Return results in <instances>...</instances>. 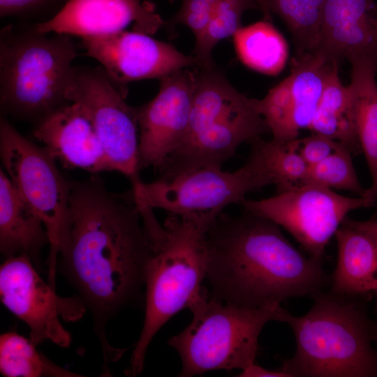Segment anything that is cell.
Returning a JSON list of instances; mask_svg holds the SVG:
<instances>
[{
  "mask_svg": "<svg viewBox=\"0 0 377 377\" xmlns=\"http://www.w3.org/2000/svg\"><path fill=\"white\" fill-rule=\"evenodd\" d=\"M70 212V242L61 265L92 314L106 365L125 348L109 344L105 326L145 286L151 246L133 191L111 193L98 174L72 182Z\"/></svg>",
  "mask_w": 377,
  "mask_h": 377,
  "instance_id": "1",
  "label": "cell"
},
{
  "mask_svg": "<svg viewBox=\"0 0 377 377\" xmlns=\"http://www.w3.org/2000/svg\"><path fill=\"white\" fill-rule=\"evenodd\" d=\"M280 228L246 211L221 212L206 234L211 297L260 307L325 290L330 276L323 262L295 248Z\"/></svg>",
  "mask_w": 377,
  "mask_h": 377,
  "instance_id": "2",
  "label": "cell"
},
{
  "mask_svg": "<svg viewBox=\"0 0 377 377\" xmlns=\"http://www.w3.org/2000/svg\"><path fill=\"white\" fill-rule=\"evenodd\" d=\"M153 209L149 206L141 208L151 254L145 269V320L125 371L128 376L142 371L154 336L203 292L202 283L207 276L206 234L212 221L170 214L161 225Z\"/></svg>",
  "mask_w": 377,
  "mask_h": 377,
  "instance_id": "3",
  "label": "cell"
},
{
  "mask_svg": "<svg viewBox=\"0 0 377 377\" xmlns=\"http://www.w3.org/2000/svg\"><path fill=\"white\" fill-rule=\"evenodd\" d=\"M297 316L285 311L295 351L280 367L289 377H377V346L363 298L322 290Z\"/></svg>",
  "mask_w": 377,
  "mask_h": 377,
  "instance_id": "4",
  "label": "cell"
},
{
  "mask_svg": "<svg viewBox=\"0 0 377 377\" xmlns=\"http://www.w3.org/2000/svg\"><path fill=\"white\" fill-rule=\"evenodd\" d=\"M198 68L186 131L158 170L161 177L221 168L242 144L269 132L260 99L237 91L216 66Z\"/></svg>",
  "mask_w": 377,
  "mask_h": 377,
  "instance_id": "5",
  "label": "cell"
},
{
  "mask_svg": "<svg viewBox=\"0 0 377 377\" xmlns=\"http://www.w3.org/2000/svg\"><path fill=\"white\" fill-rule=\"evenodd\" d=\"M40 33L35 27L18 30L11 24L0 34L1 110L36 124L69 103L66 87L77 47L70 36Z\"/></svg>",
  "mask_w": 377,
  "mask_h": 377,
  "instance_id": "6",
  "label": "cell"
},
{
  "mask_svg": "<svg viewBox=\"0 0 377 377\" xmlns=\"http://www.w3.org/2000/svg\"><path fill=\"white\" fill-rule=\"evenodd\" d=\"M205 289L188 309L190 324L168 344L182 361L179 376L212 370H243L256 362L258 339L270 321H283L281 304L246 307L221 302Z\"/></svg>",
  "mask_w": 377,
  "mask_h": 377,
  "instance_id": "7",
  "label": "cell"
},
{
  "mask_svg": "<svg viewBox=\"0 0 377 377\" xmlns=\"http://www.w3.org/2000/svg\"><path fill=\"white\" fill-rule=\"evenodd\" d=\"M0 156L15 189L46 228L50 239L48 283L56 290L57 257L66 253L70 242L72 182L64 178L56 160L43 146L24 137L3 117Z\"/></svg>",
  "mask_w": 377,
  "mask_h": 377,
  "instance_id": "8",
  "label": "cell"
},
{
  "mask_svg": "<svg viewBox=\"0 0 377 377\" xmlns=\"http://www.w3.org/2000/svg\"><path fill=\"white\" fill-rule=\"evenodd\" d=\"M272 179L259 161L249 154L246 163L233 172L205 167L142 182L132 188L135 198L151 208L182 216L214 221L227 206L240 204L246 195Z\"/></svg>",
  "mask_w": 377,
  "mask_h": 377,
  "instance_id": "9",
  "label": "cell"
},
{
  "mask_svg": "<svg viewBox=\"0 0 377 377\" xmlns=\"http://www.w3.org/2000/svg\"><path fill=\"white\" fill-rule=\"evenodd\" d=\"M244 210L288 232L309 256L323 262L326 247L348 214L374 204L367 197L341 195L313 184L277 191L261 200L245 199Z\"/></svg>",
  "mask_w": 377,
  "mask_h": 377,
  "instance_id": "10",
  "label": "cell"
},
{
  "mask_svg": "<svg viewBox=\"0 0 377 377\" xmlns=\"http://www.w3.org/2000/svg\"><path fill=\"white\" fill-rule=\"evenodd\" d=\"M65 98L81 104L89 114L103 145L108 171L124 175L132 188L138 187L142 182L137 108L126 103L101 66H73Z\"/></svg>",
  "mask_w": 377,
  "mask_h": 377,
  "instance_id": "11",
  "label": "cell"
},
{
  "mask_svg": "<svg viewBox=\"0 0 377 377\" xmlns=\"http://www.w3.org/2000/svg\"><path fill=\"white\" fill-rule=\"evenodd\" d=\"M28 255L6 258L0 267L2 304L29 328L30 339L38 345L50 341L66 348L71 342L61 323L80 318L86 306L78 297H61L40 277Z\"/></svg>",
  "mask_w": 377,
  "mask_h": 377,
  "instance_id": "12",
  "label": "cell"
},
{
  "mask_svg": "<svg viewBox=\"0 0 377 377\" xmlns=\"http://www.w3.org/2000/svg\"><path fill=\"white\" fill-rule=\"evenodd\" d=\"M85 54L101 64L106 75L126 98L130 82L161 79L177 71L199 66L196 57L151 35L135 31L82 38Z\"/></svg>",
  "mask_w": 377,
  "mask_h": 377,
  "instance_id": "13",
  "label": "cell"
},
{
  "mask_svg": "<svg viewBox=\"0 0 377 377\" xmlns=\"http://www.w3.org/2000/svg\"><path fill=\"white\" fill-rule=\"evenodd\" d=\"M339 64L320 51L296 54L290 74L260 99V112L272 139L288 142L309 128L330 73Z\"/></svg>",
  "mask_w": 377,
  "mask_h": 377,
  "instance_id": "14",
  "label": "cell"
},
{
  "mask_svg": "<svg viewBox=\"0 0 377 377\" xmlns=\"http://www.w3.org/2000/svg\"><path fill=\"white\" fill-rule=\"evenodd\" d=\"M159 80L156 96L137 107L140 170H159L184 138L188 124L195 71L184 68Z\"/></svg>",
  "mask_w": 377,
  "mask_h": 377,
  "instance_id": "15",
  "label": "cell"
},
{
  "mask_svg": "<svg viewBox=\"0 0 377 377\" xmlns=\"http://www.w3.org/2000/svg\"><path fill=\"white\" fill-rule=\"evenodd\" d=\"M165 22L148 0H68L52 17L36 23L40 33L81 38L127 30L154 34Z\"/></svg>",
  "mask_w": 377,
  "mask_h": 377,
  "instance_id": "16",
  "label": "cell"
},
{
  "mask_svg": "<svg viewBox=\"0 0 377 377\" xmlns=\"http://www.w3.org/2000/svg\"><path fill=\"white\" fill-rule=\"evenodd\" d=\"M34 136L62 165L96 175L108 171L105 151L84 108L69 102L36 124Z\"/></svg>",
  "mask_w": 377,
  "mask_h": 377,
  "instance_id": "17",
  "label": "cell"
},
{
  "mask_svg": "<svg viewBox=\"0 0 377 377\" xmlns=\"http://www.w3.org/2000/svg\"><path fill=\"white\" fill-rule=\"evenodd\" d=\"M316 50L339 64L346 59L349 62L367 61L377 65L376 1L327 0Z\"/></svg>",
  "mask_w": 377,
  "mask_h": 377,
  "instance_id": "18",
  "label": "cell"
},
{
  "mask_svg": "<svg viewBox=\"0 0 377 377\" xmlns=\"http://www.w3.org/2000/svg\"><path fill=\"white\" fill-rule=\"evenodd\" d=\"M336 267L330 276L329 290L364 298L377 295V245L366 232L346 219L334 235Z\"/></svg>",
  "mask_w": 377,
  "mask_h": 377,
  "instance_id": "19",
  "label": "cell"
},
{
  "mask_svg": "<svg viewBox=\"0 0 377 377\" xmlns=\"http://www.w3.org/2000/svg\"><path fill=\"white\" fill-rule=\"evenodd\" d=\"M46 244H50V239L42 220L17 193L1 168V253L5 259L20 254L28 255L40 272L42 268L40 253Z\"/></svg>",
  "mask_w": 377,
  "mask_h": 377,
  "instance_id": "20",
  "label": "cell"
},
{
  "mask_svg": "<svg viewBox=\"0 0 377 377\" xmlns=\"http://www.w3.org/2000/svg\"><path fill=\"white\" fill-rule=\"evenodd\" d=\"M348 85L353 98L357 135L371 173L372 183L364 195L377 201V65L353 61Z\"/></svg>",
  "mask_w": 377,
  "mask_h": 377,
  "instance_id": "21",
  "label": "cell"
},
{
  "mask_svg": "<svg viewBox=\"0 0 377 377\" xmlns=\"http://www.w3.org/2000/svg\"><path fill=\"white\" fill-rule=\"evenodd\" d=\"M339 68L334 69L327 77L309 129L342 144L353 154H357L362 151L356 132L353 98L348 86L341 81Z\"/></svg>",
  "mask_w": 377,
  "mask_h": 377,
  "instance_id": "22",
  "label": "cell"
},
{
  "mask_svg": "<svg viewBox=\"0 0 377 377\" xmlns=\"http://www.w3.org/2000/svg\"><path fill=\"white\" fill-rule=\"evenodd\" d=\"M239 60L258 73L276 75L288 58L286 40L271 21L263 20L240 27L232 36Z\"/></svg>",
  "mask_w": 377,
  "mask_h": 377,
  "instance_id": "23",
  "label": "cell"
},
{
  "mask_svg": "<svg viewBox=\"0 0 377 377\" xmlns=\"http://www.w3.org/2000/svg\"><path fill=\"white\" fill-rule=\"evenodd\" d=\"M0 372L6 377H80L52 362L31 339L15 332L0 336Z\"/></svg>",
  "mask_w": 377,
  "mask_h": 377,
  "instance_id": "24",
  "label": "cell"
},
{
  "mask_svg": "<svg viewBox=\"0 0 377 377\" xmlns=\"http://www.w3.org/2000/svg\"><path fill=\"white\" fill-rule=\"evenodd\" d=\"M250 144V154L266 170L277 191L305 184L309 165L297 149L296 139L281 142L258 138Z\"/></svg>",
  "mask_w": 377,
  "mask_h": 377,
  "instance_id": "25",
  "label": "cell"
},
{
  "mask_svg": "<svg viewBox=\"0 0 377 377\" xmlns=\"http://www.w3.org/2000/svg\"><path fill=\"white\" fill-rule=\"evenodd\" d=\"M327 0H266L269 12L286 24L296 54L315 52L320 43L323 12Z\"/></svg>",
  "mask_w": 377,
  "mask_h": 377,
  "instance_id": "26",
  "label": "cell"
},
{
  "mask_svg": "<svg viewBox=\"0 0 377 377\" xmlns=\"http://www.w3.org/2000/svg\"><path fill=\"white\" fill-rule=\"evenodd\" d=\"M249 9L260 10L256 0H218L204 36L195 45L194 56L199 63L198 67L216 66L212 56L213 49L242 27V15Z\"/></svg>",
  "mask_w": 377,
  "mask_h": 377,
  "instance_id": "27",
  "label": "cell"
},
{
  "mask_svg": "<svg viewBox=\"0 0 377 377\" xmlns=\"http://www.w3.org/2000/svg\"><path fill=\"white\" fill-rule=\"evenodd\" d=\"M352 153L344 145L320 163L309 167L306 183L330 189L348 191L363 196L367 192L360 184L352 160Z\"/></svg>",
  "mask_w": 377,
  "mask_h": 377,
  "instance_id": "28",
  "label": "cell"
},
{
  "mask_svg": "<svg viewBox=\"0 0 377 377\" xmlns=\"http://www.w3.org/2000/svg\"><path fill=\"white\" fill-rule=\"evenodd\" d=\"M218 0H182L177 13L168 22L170 27L186 26L194 34L195 44L204 36Z\"/></svg>",
  "mask_w": 377,
  "mask_h": 377,
  "instance_id": "29",
  "label": "cell"
},
{
  "mask_svg": "<svg viewBox=\"0 0 377 377\" xmlns=\"http://www.w3.org/2000/svg\"><path fill=\"white\" fill-rule=\"evenodd\" d=\"M297 149L309 165H314L336 151L342 144L323 135L312 133L303 138L296 139Z\"/></svg>",
  "mask_w": 377,
  "mask_h": 377,
  "instance_id": "30",
  "label": "cell"
},
{
  "mask_svg": "<svg viewBox=\"0 0 377 377\" xmlns=\"http://www.w3.org/2000/svg\"><path fill=\"white\" fill-rule=\"evenodd\" d=\"M68 0H0L1 17L29 16L45 12Z\"/></svg>",
  "mask_w": 377,
  "mask_h": 377,
  "instance_id": "31",
  "label": "cell"
},
{
  "mask_svg": "<svg viewBox=\"0 0 377 377\" xmlns=\"http://www.w3.org/2000/svg\"><path fill=\"white\" fill-rule=\"evenodd\" d=\"M241 377H289L281 369H269L255 363L242 370Z\"/></svg>",
  "mask_w": 377,
  "mask_h": 377,
  "instance_id": "32",
  "label": "cell"
},
{
  "mask_svg": "<svg viewBox=\"0 0 377 377\" xmlns=\"http://www.w3.org/2000/svg\"><path fill=\"white\" fill-rule=\"evenodd\" d=\"M346 221L368 234L377 245V216H374L367 221H357L347 217ZM376 297L377 302V295Z\"/></svg>",
  "mask_w": 377,
  "mask_h": 377,
  "instance_id": "33",
  "label": "cell"
},
{
  "mask_svg": "<svg viewBox=\"0 0 377 377\" xmlns=\"http://www.w3.org/2000/svg\"><path fill=\"white\" fill-rule=\"evenodd\" d=\"M256 1L260 6V10L263 13L264 19L267 20H269V21H271L270 20H272V15L267 9L266 0H256Z\"/></svg>",
  "mask_w": 377,
  "mask_h": 377,
  "instance_id": "34",
  "label": "cell"
},
{
  "mask_svg": "<svg viewBox=\"0 0 377 377\" xmlns=\"http://www.w3.org/2000/svg\"><path fill=\"white\" fill-rule=\"evenodd\" d=\"M376 314H377V302L376 305ZM373 334H374V341L375 343V345L377 346V320H374Z\"/></svg>",
  "mask_w": 377,
  "mask_h": 377,
  "instance_id": "35",
  "label": "cell"
},
{
  "mask_svg": "<svg viewBox=\"0 0 377 377\" xmlns=\"http://www.w3.org/2000/svg\"><path fill=\"white\" fill-rule=\"evenodd\" d=\"M374 216H377V212H376V215Z\"/></svg>",
  "mask_w": 377,
  "mask_h": 377,
  "instance_id": "36",
  "label": "cell"
}]
</instances>
